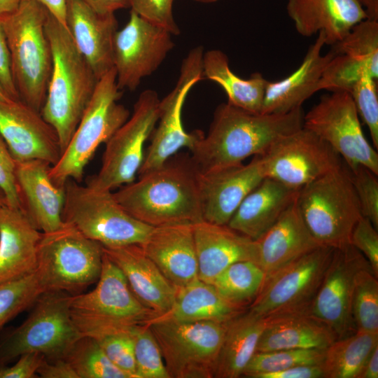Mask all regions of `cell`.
<instances>
[{"label":"cell","instance_id":"obj_8","mask_svg":"<svg viewBox=\"0 0 378 378\" xmlns=\"http://www.w3.org/2000/svg\"><path fill=\"white\" fill-rule=\"evenodd\" d=\"M64 223L104 247L143 244L153 227L132 216L109 190H98L73 179L65 183Z\"/></svg>","mask_w":378,"mask_h":378},{"label":"cell","instance_id":"obj_2","mask_svg":"<svg viewBox=\"0 0 378 378\" xmlns=\"http://www.w3.org/2000/svg\"><path fill=\"white\" fill-rule=\"evenodd\" d=\"M119 188L113 192L118 203L152 227L203 220L200 172L189 155H174Z\"/></svg>","mask_w":378,"mask_h":378},{"label":"cell","instance_id":"obj_16","mask_svg":"<svg viewBox=\"0 0 378 378\" xmlns=\"http://www.w3.org/2000/svg\"><path fill=\"white\" fill-rule=\"evenodd\" d=\"M260 157L265 177L295 190L342 164L329 144L303 126L278 139Z\"/></svg>","mask_w":378,"mask_h":378},{"label":"cell","instance_id":"obj_30","mask_svg":"<svg viewBox=\"0 0 378 378\" xmlns=\"http://www.w3.org/2000/svg\"><path fill=\"white\" fill-rule=\"evenodd\" d=\"M299 190L265 177L243 200L227 225L256 240L296 200Z\"/></svg>","mask_w":378,"mask_h":378},{"label":"cell","instance_id":"obj_22","mask_svg":"<svg viewBox=\"0 0 378 378\" xmlns=\"http://www.w3.org/2000/svg\"><path fill=\"white\" fill-rule=\"evenodd\" d=\"M66 24L74 43L98 80L113 68L114 13H97L82 0H66Z\"/></svg>","mask_w":378,"mask_h":378},{"label":"cell","instance_id":"obj_3","mask_svg":"<svg viewBox=\"0 0 378 378\" xmlns=\"http://www.w3.org/2000/svg\"><path fill=\"white\" fill-rule=\"evenodd\" d=\"M45 27L52 49V69L40 113L55 130L62 153L92 98L98 78L77 49L68 28L49 12Z\"/></svg>","mask_w":378,"mask_h":378},{"label":"cell","instance_id":"obj_52","mask_svg":"<svg viewBox=\"0 0 378 378\" xmlns=\"http://www.w3.org/2000/svg\"><path fill=\"white\" fill-rule=\"evenodd\" d=\"M255 378H324V374L321 364H309L259 374Z\"/></svg>","mask_w":378,"mask_h":378},{"label":"cell","instance_id":"obj_56","mask_svg":"<svg viewBox=\"0 0 378 378\" xmlns=\"http://www.w3.org/2000/svg\"><path fill=\"white\" fill-rule=\"evenodd\" d=\"M378 377V345L370 353L358 378Z\"/></svg>","mask_w":378,"mask_h":378},{"label":"cell","instance_id":"obj_40","mask_svg":"<svg viewBox=\"0 0 378 378\" xmlns=\"http://www.w3.org/2000/svg\"><path fill=\"white\" fill-rule=\"evenodd\" d=\"M325 350L290 349L255 352L246 366L243 374L255 378L258 375L281 371L294 366L321 364Z\"/></svg>","mask_w":378,"mask_h":378},{"label":"cell","instance_id":"obj_33","mask_svg":"<svg viewBox=\"0 0 378 378\" xmlns=\"http://www.w3.org/2000/svg\"><path fill=\"white\" fill-rule=\"evenodd\" d=\"M267 323L247 309L227 323L218 354L215 378L242 376L248 363L256 352L260 335Z\"/></svg>","mask_w":378,"mask_h":378},{"label":"cell","instance_id":"obj_19","mask_svg":"<svg viewBox=\"0 0 378 378\" xmlns=\"http://www.w3.org/2000/svg\"><path fill=\"white\" fill-rule=\"evenodd\" d=\"M0 134L16 162L37 159L53 165L62 154L53 127L20 99L0 100Z\"/></svg>","mask_w":378,"mask_h":378},{"label":"cell","instance_id":"obj_39","mask_svg":"<svg viewBox=\"0 0 378 378\" xmlns=\"http://www.w3.org/2000/svg\"><path fill=\"white\" fill-rule=\"evenodd\" d=\"M351 312L356 330L378 333V281L370 267L356 276Z\"/></svg>","mask_w":378,"mask_h":378},{"label":"cell","instance_id":"obj_4","mask_svg":"<svg viewBox=\"0 0 378 378\" xmlns=\"http://www.w3.org/2000/svg\"><path fill=\"white\" fill-rule=\"evenodd\" d=\"M48 11L36 0H20L0 18L8 45L11 74L20 99L41 111L52 69V53L46 31Z\"/></svg>","mask_w":378,"mask_h":378},{"label":"cell","instance_id":"obj_1","mask_svg":"<svg viewBox=\"0 0 378 378\" xmlns=\"http://www.w3.org/2000/svg\"><path fill=\"white\" fill-rule=\"evenodd\" d=\"M302 107L283 114L255 113L222 103L214 112L206 135L190 150L200 174L243 163L260 155L278 139L303 126Z\"/></svg>","mask_w":378,"mask_h":378},{"label":"cell","instance_id":"obj_32","mask_svg":"<svg viewBox=\"0 0 378 378\" xmlns=\"http://www.w3.org/2000/svg\"><path fill=\"white\" fill-rule=\"evenodd\" d=\"M246 309L227 301L211 284L197 279L177 289L171 309L149 321L227 322Z\"/></svg>","mask_w":378,"mask_h":378},{"label":"cell","instance_id":"obj_28","mask_svg":"<svg viewBox=\"0 0 378 378\" xmlns=\"http://www.w3.org/2000/svg\"><path fill=\"white\" fill-rule=\"evenodd\" d=\"M258 264L265 276L321 245L311 233L296 200L258 239Z\"/></svg>","mask_w":378,"mask_h":378},{"label":"cell","instance_id":"obj_27","mask_svg":"<svg viewBox=\"0 0 378 378\" xmlns=\"http://www.w3.org/2000/svg\"><path fill=\"white\" fill-rule=\"evenodd\" d=\"M325 44L322 32L311 45L299 67L290 75L277 81H268L261 113L283 114L302 107V103L319 91L323 73L335 55L332 50L321 54Z\"/></svg>","mask_w":378,"mask_h":378},{"label":"cell","instance_id":"obj_45","mask_svg":"<svg viewBox=\"0 0 378 378\" xmlns=\"http://www.w3.org/2000/svg\"><path fill=\"white\" fill-rule=\"evenodd\" d=\"M107 357L129 378H137L134 342L130 332H118L93 337Z\"/></svg>","mask_w":378,"mask_h":378},{"label":"cell","instance_id":"obj_14","mask_svg":"<svg viewBox=\"0 0 378 378\" xmlns=\"http://www.w3.org/2000/svg\"><path fill=\"white\" fill-rule=\"evenodd\" d=\"M358 117L349 92H331L304 115L303 127L342 156L349 169L363 165L378 175V153L366 139Z\"/></svg>","mask_w":378,"mask_h":378},{"label":"cell","instance_id":"obj_47","mask_svg":"<svg viewBox=\"0 0 378 378\" xmlns=\"http://www.w3.org/2000/svg\"><path fill=\"white\" fill-rule=\"evenodd\" d=\"M174 0H128L129 7L142 18L168 30L180 33L173 15Z\"/></svg>","mask_w":378,"mask_h":378},{"label":"cell","instance_id":"obj_57","mask_svg":"<svg viewBox=\"0 0 378 378\" xmlns=\"http://www.w3.org/2000/svg\"><path fill=\"white\" fill-rule=\"evenodd\" d=\"M368 19L378 20V0H360Z\"/></svg>","mask_w":378,"mask_h":378},{"label":"cell","instance_id":"obj_20","mask_svg":"<svg viewBox=\"0 0 378 378\" xmlns=\"http://www.w3.org/2000/svg\"><path fill=\"white\" fill-rule=\"evenodd\" d=\"M265 177L260 155L247 164L200 173L203 220L227 225L245 197Z\"/></svg>","mask_w":378,"mask_h":378},{"label":"cell","instance_id":"obj_11","mask_svg":"<svg viewBox=\"0 0 378 378\" xmlns=\"http://www.w3.org/2000/svg\"><path fill=\"white\" fill-rule=\"evenodd\" d=\"M227 323L153 321L146 324L158 343L169 378H213Z\"/></svg>","mask_w":378,"mask_h":378},{"label":"cell","instance_id":"obj_21","mask_svg":"<svg viewBox=\"0 0 378 378\" xmlns=\"http://www.w3.org/2000/svg\"><path fill=\"white\" fill-rule=\"evenodd\" d=\"M51 166L45 160L34 159L16 162L15 167L20 210L43 233L54 232L64 225L65 186H59L52 180L49 174Z\"/></svg>","mask_w":378,"mask_h":378},{"label":"cell","instance_id":"obj_7","mask_svg":"<svg viewBox=\"0 0 378 378\" xmlns=\"http://www.w3.org/2000/svg\"><path fill=\"white\" fill-rule=\"evenodd\" d=\"M297 203L316 241L334 248L349 244L363 216L348 167H338L301 188Z\"/></svg>","mask_w":378,"mask_h":378},{"label":"cell","instance_id":"obj_42","mask_svg":"<svg viewBox=\"0 0 378 378\" xmlns=\"http://www.w3.org/2000/svg\"><path fill=\"white\" fill-rule=\"evenodd\" d=\"M137 378H169L160 346L147 324L130 330Z\"/></svg>","mask_w":378,"mask_h":378},{"label":"cell","instance_id":"obj_44","mask_svg":"<svg viewBox=\"0 0 378 378\" xmlns=\"http://www.w3.org/2000/svg\"><path fill=\"white\" fill-rule=\"evenodd\" d=\"M377 80L365 71L349 92L358 115L367 125L374 148L378 149Z\"/></svg>","mask_w":378,"mask_h":378},{"label":"cell","instance_id":"obj_13","mask_svg":"<svg viewBox=\"0 0 378 378\" xmlns=\"http://www.w3.org/2000/svg\"><path fill=\"white\" fill-rule=\"evenodd\" d=\"M334 250L320 246L266 276L247 310L265 318L310 311Z\"/></svg>","mask_w":378,"mask_h":378},{"label":"cell","instance_id":"obj_17","mask_svg":"<svg viewBox=\"0 0 378 378\" xmlns=\"http://www.w3.org/2000/svg\"><path fill=\"white\" fill-rule=\"evenodd\" d=\"M172 34L131 10L125 25L113 41V68L121 90H134L153 74L174 48Z\"/></svg>","mask_w":378,"mask_h":378},{"label":"cell","instance_id":"obj_24","mask_svg":"<svg viewBox=\"0 0 378 378\" xmlns=\"http://www.w3.org/2000/svg\"><path fill=\"white\" fill-rule=\"evenodd\" d=\"M104 254L121 270L139 301L157 316L169 311L177 289L148 258L141 244L102 246Z\"/></svg>","mask_w":378,"mask_h":378},{"label":"cell","instance_id":"obj_50","mask_svg":"<svg viewBox=\"0 0 378 378\" xmlns=\"http://www.w3.org/2000/svg\"><path fill=\"white\" fill-rule=\"evenodd\" d=\"M46 357L36 352L24 354L12 366H0V378H34Z\"/></svg>","mask_w":378,"mask_h":378},{"label":"cell","instance_id":"obj_18","mask_svg":"<svg viewBox=\"0 0 378 378\" xmlns=\"http://www.w3.org/2000/svg\"><path fill=\"white\" fill-rule=\"evenodd\" d=\"M368 267V260L351 244L335 248L310 312L328 326L337 339L356 331L351 312L355 279L360 270Z\"/></svg>","mask_w":378,"mask_h":378},{"label":"cell","instance_id":"obj_15","mask_svg":"<svg viewBox=\"0 0 378 378\" xmlns=\"http://www.w3.org/2000/svg\"><path fill=\"white\" fill-rule=\"evenodd\" d=\"M203 48H193L183 60L178 80L172 90L160 101L157 127L151 133L138 175L163 164L182 148L190 150L204 133L188 132L182 122V109L192 88L203 77Z\"/></svg>","mask_w":378,"mask_h":378},{"label":"cell","instance_id":"obj_31","mask_svg":"<svg viewBox=\"0 0 378 378\" xmlns=\"http://www.w3.org/2000/svg\"><path fill=\"white\" fill-rule=\"evenodd\" d=\"M256 352L290 349L325 350L337 337L324 323L310 311L267 318Z\"/></svg>","mask_w":378,"mask_h":378},{"label":"cell","instance_id":"obj_6","mask_svg":"<svg viewBox=\"0 0 378 378\" xmlns=\"http://www.w3.org/2000/svg\"><path fill=\"white\" fill-rule=\"evenodd\" d=\"M122 96L114 68L98 80L92 98L57 162L50 169L56 184L64 186L67 180L80 182L86 165L102 144L129 118L130 111L118 103Z\"/></svg>","mask_w":378,"mask_h":378},{"label":"cell","instance_id":"obj_10","mask_svg":"<svg viewBox=\"0 0 378 378\" xmlns=\"http://www.w3.org/2000/svg\"><path fill=\"white\" fill-rule=\"evenodd\" d=\"M71 297L56 290L41 294L27 318L0 340V366L30 352L47 360L62 358L81 336L71 315Z\"/></svg>","mask_w":378,"mask_h":378},{"label":"cell","instance_id":"obj_51","mask_svg":"<svg viewBox=\"0 0 378 378\" xmlns=\"http://www.w3.org/2000/svg\"><path fill=\"white\" fill-rule=\"evenodd\" d=\"M0 85L14 100L20 97L15 87L10 66V57L6 35L0 22Z\"/></svg>","mask_w":378,"mask_h":378},{"label":"cell","instance_id":"obj_34","mask_svg":"<svg viewBox=\"0 0 378 378\" xmlns=\"http://www.w3.org/2000/svg\"><path fill=\"white\" fill-rule=\"evenodd\" d=\"M203 76L219 85L233 106L259 113L261 112L265 89L269 80L255 72L243 79L232 72L227 55L220 50L212 49L203 54Z\"/></svg>","mask_w":378,"mask_h":378},{"label":"cell","instance_id":"obj_23","mask_svg":"<svg viewBox=\"0 0 378 378\" xmlns=\"http://www.w3.org/2000/svg\"><path fill=\"white\" fill-rule=\"evenodd\" d=\"M141 246L176 289L198 279L193 224L153 227Z\"/></svg>","mask_w":378,"mask_h":378},{"label":"cell","instance_id":"obj_48","mask_svg":"<svg viewBox=\"0 0 378 378\" xmlns=\"http://www.w3.org/2000/svg\"><path fill=\"white\" fill-rule=\"evenodd\" d=\"M349 244L365 257L377 277L378 233L369 219L362 216L357 221L351 233Z\"/></svg>","mask_w":378,"mask_h":378},{"label":"cell","instance_id":"obj_54","mask_svg":"<svg viewBox=\"0 0 378 378\" xmlns=\"http://www.w3.org/2000/svg\"><path fill=\"white\" fill-rule=\"evenodd\" d=\"M97 13H114L115 11L129 7L128 0H82Z\"/></svg>","mask_w":378,"mask_h":378},{"label":"cell","instance_id":"obj_5","mask_svg":"<svg viewBox=\"0 0 378 378\" xmlns=\"http://www.w3.org/2000/svg\"><path fill=\"white\" fill-rule=\"evenodd\" d=\"M97 282L90 292L71 297V315L81 336L130 332L157 316L139 301L121 270L104 253Z\"/></svg>","mask_w":378,"mask_h":378},{"label":"cell","instance_id":"obj_38","mask_svg":"<svg viewBox=\"0 0 378 378\" xmlns=\"http://www.w3.org/2000/svg\"><path fill=\"white\" fill-rule=\"evenodd\" d=\"M332 46L335 52L345 54L363 64L370 74L377 80L378 20H363Z\"/></svg>","mask_w":378,"mask_h":378},{"label":"cell","instance_id":"obj_46","mask_svg":"<svg viewBox=\"0 0 378 378\" xmlns=\"http://www.w3.org/2000/svg\"><path fill=\"white\" fill-rule=\"evenodd\" d=\"M352 183L360 204L363 216L378 228L377 175L363 165L350 170Z\"/></svg>","mask_w":378,"mask_h":378},{"label":"cell","instance_id":"obj_41","mask_svg":"<svg viewBox=\"0 0 378 378\" xmlns=\"http://www.w3.org/2000/svg\"><path fill=\"white\" fill-rule=\"evenodd\" d=\"M43 292L34 272L0 284V328L33 305Z\"/></svg>","mask_w":378,"mask_h":378},{"label":"cell","instance_id":"obj_61","mask_svg":"<svg viewBox=\"0 0 378 378\" xmlns=\"http://www.w3.org/2000/svg\"><path fill=\"white\" fill-rule=\"evenodd\" d=\"M194 1H196L200 2V3L209 4V3L216 2V1H217L218 0H194Z\"/></svg>","mask_w":378,"mask_h":378},{"label":"cell","instance_id":"obj_60","mask_svg":"<svg viewBox=\"0 0 378 378\" xmlns=\"http://www.w3.org/2000/svg\"><path fill=\"white\" fill-rule=\"evenodd\" d=\"M6 204V198L2 191L0 190V208Z\"/></svg>","mask_w":378,"mask_h":378},{"label":"cell","instance_id":"obj_58","mask_svg":"<svg viewBox=\"0 0 378 378\" xmlns=\"http://www.w3.org/2000/svg\"><path fill=\"white\" fill-rule=\"evenodd\" d=\"M20 0H0V18L15 10Z\"/></svg>","mask_w":378,"mask_h":378},{"label":"cell","instance_id":"obj_55","mask_svg":"<svg viewBox=\"0 0 378 378\" xmlns=\"http://www.w3.org/2000/svg\"><path fill=\"white\" fill-rule=\"evenodd\" d=\"M43 5L48 11L62 24H66V0H36Z\"/></svg>","mask_w":378,"mask_h":378},{"label":"cell","instance_id":"obj_53","mask_svg":"<svg viewBox=\"0 0 378 378\" xmlns=\"http://www.w3.org/2000/svg\"><path fill=\"white\" fill-rule=\"evenodd\" d=\"M37 374L42 378H78L72 367L63 358L45 359L40 365Z\"/></svg>","mask_w":378,"mask_h":378},{"label":"cell","instance_id":"obj_36","mask_svg":"<svg viewBox=\"0 0 378 378\" xmlns=\"http://www.w3.org/2000/svg\"><path fill=\"white\" fill-rule=\"evenodd\" d=\"M265 279V274L258 263L242 260L227 267L211 284L227 301L248 308Z\"/></svg>","mask_w":378,"mask_h":378},{"label":"cell","instance_id":"obj_59","mask_svg":"<svg viewBox=\"0 0 378 378\" xmlns=\"http://www.w3.org/2000/svg\"><path fill=\"white\" fill-rule=\"evenodd\" d=\"M12 99H13L7 94V92L4 90V89L0 85V100L8 101V100H12Z\"/></svg>","mask_w":378,"mask_h":378},{"label":"cell","instance_id":"obj_25","mask_svg":"<svg viewBox=\"0 0 378 378\" xmlns=\"http://www.w3.org/2000/svg\"><path fill=\"white\" fill-rule=\"evenodd\" d=\"M198 264V279L211 284L230 265L242 260L258 263V248L255 240L232 229L201 220L193 224Z\"/></svg>","mask_w":378,"mask_h":378},{"label":"cell","instance_id":"obj_9","mask_svg":"<svg viewBox=\"0 0 378 378\" xmlns=\"http://www.w3.org/2000/svg\"><path fill=\"white\" fill-rule=\"evenodd\" d=\"M102 246L71 225L43 233L39 242L35 274L43 291L81 293L100 276Z\"/></svg>","mask_w":378,"mask_h":378},{"label":"cell","instance_id":"obj_43","mask_svg":"<svg viewBox=\"0 0 378 378\" xmlns=\"http://www.w3.org/2000/svg\"><path fill=\"white\" fill-rule=\"evenodd\" d=\"M332 50L335 55L323 73L318 90L345 91L349 93L363 73L368 70L358 60Z\"/></svg>","mask_w":378,"mask_h":378},{"label":"cell","instance_id":"obj_37","mask_svg":"<svg viewBox=\"0 0 378 378\" xmlns=\"http://www.w3.org/2000/svg\"><path fill=\"white\" fill-rule=\"evenodd\" d=\"M62 358L70 364L78 378H129L89 336H80Z\"/></svg>","mask_w":378,"mask_h":378},{"label":"cell","instance_id":"obj_35","mask_svg":"<svg viewBox=\"0 0 378 378\" xmlns=\"http://www.w3.org/2000/svg\"><path fill=\"white\" fill-rule=\"evenodd\" d=\"M378 345V333L356 330L325 349L324 378H358L366 360Z\"/></svg>","mask_w":378,"mask_h":378},{"label":"cell","instance_id":"obj_26","mask_svg":"<svg viewBox=\"0 0 378 378\" xmlns=\"http://www.w3.org/2000/svg\"><path fill=\"white\" fill-rule=\"evenodd\" d=\"M286 10L300 35L322 32L325 44L331 46L367 18L360 0H288Z\"/></svg>","mask_w":378,"mask_h":378},{"label":"cell","instance_id":"obj_12","mask_svg":"<svg viewBox=\"0 0 378 378\" xmlns=\"http://www.w3.org/2000/svg\"><path fill=\"white\" fill-rule=\"evenodd\" d=\"M160 99L153 90L139 96L133 113L105 143L101 167L89 177L86 186L109 190L134 181L144 157V144L158 118Z\"/></svg>","mask_w":378,"mask_h":378},{"label":"cell","instance_id":"obj_29","mask_svg":"<svg viewBox=\"0 0 378 378\" xmlns=\"http://www.w3.org/2000/svg\"><path fill=\"white\" fill-rule=\"evenodd\" d=\"M41 236L20 209L0 208V284L35 271Z\"/></svg>","mask_w":378,"mask_h":378},{"label":"cell","instance_id":"obj_49","mask_svg":"<svg viewBox=\"0 0 378 378\" xmlns=\"http://www.w3.org/2000/svg\"><path fill=\"white\" fill-rule=\"evenodd\" d=\"M16 162L0 134V190L10 207L20 209L15 178Z\"/></svg>","mask_w":378,"mask_h":378}]
</instances>
